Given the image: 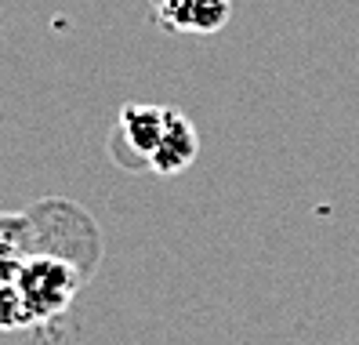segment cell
Returning a JSON list of instances; mask_svg holds the SVG:
<instances>
[{
  "label": "cell",
  "mask_w": 359,
  "mask_h": 345,
  "mask_svg": "<svg viewBox=\"0 0 359 345\" xmlns=\"http://www.w3.org/2000/svg\"><path fill=\"white\" fill-rule=\"evenodd\" d=\"M153 18L185 37H215L229 26L232 0H149Z\"/></svg>",
  "instance_id": "3"
},
{
  "label": "cell",
  "mask_w": 359,
  "mask_h": 345,
  "mask_svg": "<svg viewBox=\"0 0 359 345\" xmlns=\"http://www.w3.org/2000/svg\"><path fill=\"white\" fill-rule=\"evenodd\" d=\"M178 110L175 105H145V102H128L116 117V127L109 135V153L120 167L128 171H149L160 142L171 131Z\"/></svg>",
  "instance_id": "2"
},
{
  "label": "cell",
  "mask_w": 359,
  "mask_h": 345,
  "mask_svg": "<svg viewBox=\"0 0 359 345\" xmlns=\"http://www.w3.org/2000/svg\"><path fill=\"white\" fill-rule=\"evenodd\" d=\"M196 153H200L196 127H193V120L178 110V117L171 124V131H167V138L160 142L149 171H156V175H178V171H185L189 164L196 160Z\"/></svg>",
  "instance_id": "4"
},
{
  "label": "cell",
  "mask_w": 359,
  "mask_h": 345,
  "mask_svg": "<svg viewBox=\"0 0 359 345\" xmlns=\"http://www.w3.org/2000/svg\"><path fill=\"white\" fill-rule=\"evenodd\" d=\"M11 280L18 284V291H22V298H26V306L33 309V316L40 323H48L51 316L69 309L76 287L83 284V273L69 262V258L29 254V258L18 262Z\"/></svg>",
  "instance_id": "1"
},
{
  "label": "cell",
  "mask_w": 359,
  "mask_h": 345,
  "mask_svg": "<svg viewBox=\"0 0 359 345\" xmlns=\"http://www.w3.org/2000/svg\"><path fill=\"white\" fill-rule=\"evenodd\" d=\"M26 327H40V320L26 306L15 280H4L0 284V331H26Z\"/></svg>",
  "instance_id": "5"
}]
</instances>
